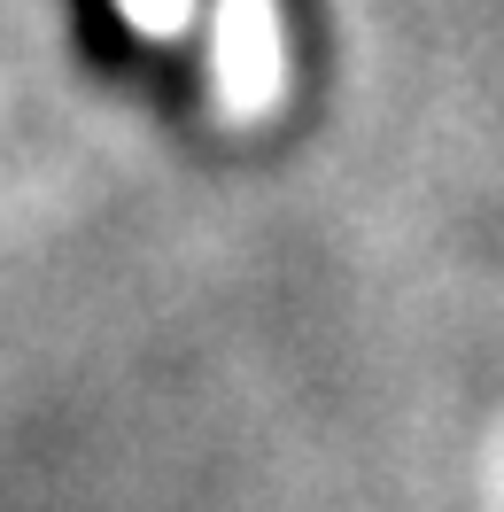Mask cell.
I'll return each mask as SVG.
<instances>
[{"instance_id": "6da1fadb", "label": "cell", "mask_w": 504, "mask_h": 512, "mask_svg": "<svg viewBox=\"0 0 504 512\" xmlns=\"http://www.w3.org/2000/svg\"><path fill=\"white\" fill-rule=\"evenodd\" d=\"M218 86L233 117H256L280 94V32H272V0H225L218 16Z\"/></svg>"}, {"instance_id": "7a4b0ae2", "label": "cell", "mask_w": 504, "mask_h": 512, "mask_svg": "<svg viewBox=\"0 0 504 512\" xmlns=\"http://www.w3.org/2000/svg\"><path fill=\"white\" fill-rule=\"evenodd\" d=\"M125 8H132L140 32H179L187 24V0H125Z\"/></svg>"}]
</instances>
